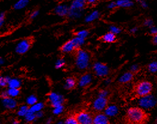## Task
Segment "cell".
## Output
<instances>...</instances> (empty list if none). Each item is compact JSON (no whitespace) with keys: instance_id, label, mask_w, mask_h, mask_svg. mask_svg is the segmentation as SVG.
<instances>
[{"instance_id":"cell-1","label":"cell","mask_w":157,"mask_h":124,"mask_svg":"<svg viewBox=\"0 0 157 124\" xmlns=\"http://www.w3.org/2000/svg\"><path fill=\"white\" fill-rule=\"evenodd\" d=\"M145 112L140 108H130L126 114V119L130 124H143L146 120Z\"/></svg>"},{"instance_id":"cell-2","label":"cell","mask_w":157,"mask_h":124,"mask_svg":"<svg viewBox=\"0 0 157 124\" xmlns=\"http://www.w3.org/2000/svg\"><path fill=\"white\" fill-rule=\"evenodd\" d=\"M90 60V55L87 51L82 49L77 50L75 57V64L78 69H86L89 66Z\"/></svg>"},{"instance_id":"cell-3","label":"cell","mask_w":157,"mask_h":124,"mask_svg":"<svg viewBox=\"0 0 157 124\" xmlns=\"http://www.w3.org/2000/svg\"><path fill=\"white\" fill-rule=\"evenodd\" d=\"M152 90V85L151 82L147 81H142L137 83L135 87V92L140 97L148 95Z\"/></svg>"},{"instance_id":"cell-4","label":"cell","mask_w":157,"mask_h":124,"mask_svg":"<svg viewBox=\"0 0 157 124\" xmlns=\"http://www.w3.org/2000/svg\"><path fill=\"white\" fill-rule=\"evenodd\" d=\"M48 100L50 104L53 107L63 105L65 100L64 97L62 95L59 94L55 92H50L48 94Z\"/></svg>"},{"instance_id":"cell-5","label":"cell","mask_w":157,"mask_h":124,"mask_svg":"<svg viewBox=\"0 0 157 124\" xmlns=\"http://www.w3.org/2000/svg\"><path fill=\"white\" fill-rule=\"evenodd\" d=\"M139 103L140 107L148 109L154 107L156 105L157 100L154 96L149 94L148 95L141 97L139 101Z\"/></svg>"},{"instance_id":"cell-6","label":"cell","mask_w":157,"mask_h":124,"mask_svg":"<svg viewBox=\"0 0 157 124\" xmlns=\"http://www.w3.org/2000/svg\"><path fill=\"white\" fill-rule=\"evenodd\" d=\"M31 46V42L29 39H23L19 42L15 47V52L19 54L23 55L26 54Z\"/></svg>"},{"instance_id":"cell-7","label":"cell","mask_w":157,"mask_h":124,"mask_svg":"<svg viewBox=\"0 0 157 124\" xmlns=\"http://www.w3.org/2000/svg\"><path fill=\"white\" fill-rule=\"evenodd\" d=\"M86 4V0H73L69 7V11L76 13H82Z\"/></svg>"},{"instance_id":"cell-8","label":"cell","mask_w":157,"mask_h":124,"mask_svg":"<svg viewBox=\"0 0 157 124\" xmlns=\"http://www.w3.org/2000/svg\"><path fill=\"white\" fill-rule=\"evenodd\" d=\"M79 124H93V118L86 111H81L75 116Z\"/></svg>"},{"instance_id":"cell-9","label":"cell","mask_w":157,"mask_h":124,"mask_svg":"<svg viewBox=\"0 0 157 124\" xmlns=\"http://www.w3.org/2000/svg\"><path fill=\"white\" fill-rule=\"evenodd\" d=\"M93 71L99 77H105L109 73V68L105 64L101 62H96L93 66Z\"/></svg>"},{"instance_id":"cell-10","label":"cell","mask_w":157,"mask_h":124,"mask_svg":"<svg viewBox=\"0 0 157 124\" xmlns=\"http://www.w3.org/2000/svg\"><path fill=\"white\" fill-rule=\"evenodd\" d=\"M107 104L108 100L106 98H102L99 97L93 102V108L94 110L97 112H101L105 109V108L107 107Z\"/></svg>"},{"instance_id":"cell-11","label":"cell","mask_w":157,"mask_h":124,"mask_svg":"<svg viewBox=\"0 0 157 124\" xmlns=\"http://www.w3.org/2000/svg\"><path fill=\"white\" fill-rule=\"evenodd\" d=\"M2 104L3 107L7 110H13L16 108L17 102L15 98L8 97L2 99Z\"/></svg>"},{"instance_id":"cell-12","label":"cell","mask_w":157,"mask_h":124,"mask_svg":"<svg viewBox=\"0 0 157 124\" xmlns=\"http://www.w3.org/2000/svg\"><path fill=\"white\" fill-rule=\"evenodd\" d=\"M69 11V7L67 5L62 4L57 6L54 9V13L56 15L60 16V17H65L66 16H68Z\"/></svg>"},{"instance_id":"cell-13","label":"cell","mask_w":157,"mask_h":124,"mask_svg":"<svg viewBox=\"0 0 157 124\" xmlns=\"http://www.w3.org/2000/svg\"><path fill=\"white\" fill-rule=\"evenodd\" d=\"M92 80V76L90 74L86 73L82 75L78 80V85L81 88H84L89 85Z\"/></svg>"},{"instance_id":"cell-14","label":"cell","mask_w":157,"mask_h":124,"mask_svg":"<svg viewBox=\"0 0 157 124\" xmlns=\"http://www.w3.org/2000/svg\"><path fill=\"white\" fill-rule=\"evenodd\" d=\"M108 116L103 113H98L93 118V124H108Z\"/></svg>"},{"instance_id":"cell-15","label":"cell","mask_w":157,"mask_h":124,"mask_svg":"<svg viewBox=\"0 0 157 124\" xmlns=\"http://www.w3.org/2000/svg\"><path fill=\"white\" fill-rule=\"evenodd\" d=\"M77 49L75 45L74 44L72 40L67 41L65 43H64L61 47V51L64 54H67V53H71L73 52L74 50Z\"/></svg>"},{"instance_id":"cell-16","label":"cell","mask_w":157,"mask_h":124,"mask_svg":"<svg viewBox=\"0 0 157 124\" xmlns=\"http://www.w3.org/2000/svg\"><path fill=\"white\" fill-rule=\"evenodd\" d=\"M118 112V107L115 105H111L108 106L105 109V114L108 117H113L117 114Z\"/></svg>"},{"instance_id":"cell-17","label":"cell","mask_w":157,"mask_h":124,"mask_svg":"<svg viewBox=\"0 0 157 124\" xmlns=\"http://www.w3.org/2000/svg\"><path fill=\"white\" fill-rule=\"evenodd\" d=\"M21 85L22 82L20 79L17 78H10L9 81L7 86H9V88L19 89Z\"/></svg>"},{"instance_id":"cell-18","label":"cell","mask_w":157,"mask_h":124,"mask_svg":"<svg viewBox=\"0 0 157 124\" xmlns=\"http://www.w3.org/2000/svg\"><path fill=\"white\" fill-rule=\"evenodd\" d=\"M29 0H18L13 6L14 10H22L25 8L29 4Z\"/></svg>"},{"instance_id":"cell-19","label":"cell","mask_w":157,"mask_h":124,"mask_svg":"<svg viewBox=\"0 0 157 124\" xmlns=\"http://www.w3.org/2000/svg\"><path fill=\"white\" fill-rule=\"evenodd\" d=\"M77 84L75 79L73 78H68L66 79L65 84H64V88L65 90H72L73 89Z\"/></svg>"},{"instance_id":"cell-20","label":"cell","mask_w":157,"mask_h":124,"mask_svg":"<svg viewBox=\"0 0 157 124\" xmlns=\"http://www.w3.org/2000/svg\"><path fill=\"white\" fill-rule=\"evenodd\" d=\"M44 107V104L43 102H37L36 103H35L34 105L31 106L29 107V110L36 113L38 112L42 111Z\"/></svg>"},{"instance_id":"cell-21","label":"cell","mask_w":157,"mask_h":124,"mask_svg":"<svg viewBox=\"0 0 157 124\" xmlns=\"http://www.w3.org/2000/svg\"><path fill=\"white\" fill-rule=\"evenodd\" d=\"M115 2L117 7H130L133 5L132 0H117Z\"/></svg>"},{"instance_id":"cell-22","label":"cell","mask_w":157,"mask_h":124,"mask_svg":"<svg viewBox=\"0 0 157 124\" xmlns=\"http://www.w3.org/2000/svg\"><path fill=\"white\" fill-rule=\"evenodd\" d=\"M133 78V74L132 72H127L122 75L119 79V81L121 83H126L130 82Z\"/></svg>"},{"instance_id":"cell-23","label":"cell","mask_w":157,"mask_h":124,"mask_svg":"<svg viewBox=\"0 0 157 124\" xmlns=\"http://www.w3.org/2000/svg\"><path fill=\"white\" fill-rule=\"evenodd\" d=\"M101 39L104 42H106V43H113V42H115L116 40V36H115V34L109 32L105 34L102 37Z\"/></svg>"},{"instance_id":"cell-24","label":"cell","mask_w":157,"mask_h":124,"mask_svg":"<svg viewBox=\"0 0 157 124\" xmlns=\"http://www.w3.org/2000/svg\"><path fill=\"white\" fill-rule=\"evenodd\" d=\"M99 13L98 11H93L87 15L85 18V21L86 22H91L99 18Z\"/></svg>"},{"instance_id":"cell-25","label":"cell","mask_w":157,"mask_h":124,"mask_svg":"<svg viewBox=\"0 0 157 124\" xmlns=\"http://www.w3.org/2000/svg\"><path fill=\"white\" fill-rule=\"evenodd\" d=\"M29 110V107L27 105H22L20 106L17 110V114L20 117H25Z\"/></svg>"},{"instance_id":"cell-26","label":"cell","mask_w":157,"mask_h":124,"mask_svg":"<svg viewBox=\"0 0 157 124\" xmlns=\"http://www.w3.org/2000/svg\"><path fill=\"white\" fill-rule=\"evenodd\" d=\"M7 91L8 97L15 98L16 97H18L20 94V90L19 89H16V88H9Z\"/></svg>"},{"instance_id":"cell-27","label":"cell","mask_w":157,"mask_h":124,"mask_svg":"<svg viewBox=\"0 0 157 124\" xmlns=\"http://www.w3.org/2000/svg\"><path fill=\"white\" fill-rule=\"evenodd\" d=\"M24 118H25V121L29 123L34 122V121L36 119L35 113L30 111V110H29V112L25 115V116Z\"/></svg>"},{"instance_id":"cell-28","label":"cell","mask_w":157,"mask_h":124,"mask_svg":"<svg viewBox=\"0 0 157 124\" xmlns=\"http://www.w3.org/2000/svg\"><path fill=\"white\" fill-rule=\"evenodd\" d=\"M72 41L73 42L76 48L78 49L80 46L82 45L85 42V39L81 38L78 37H75L72 39Z\"/></svg>"},{"instance_id":"cell-29","label":"cell","mask_w":157,"mask_h":124,"mask_svg":"<svg viewBox=\"0 0 157 124\" xmlns=\"http://www.w3.org/2000/svg\"><path fill=\"white\" fill-rule=\"evenodd\" d=\"M26 104L28 105V106H33L35 104V103H36L38 102V99H37V97L34 95H29V97H27L26 98Z\"/></svg>"},{"instance_id":"cell-30","label":"cell","mask_w":157,"mask_h":124,"mask_svg":"<svg viewBox=\"0 0 157 124\" xmlns=\"http://www.w3.org/2000/svg\"><path fill=\"white\" fill-rule=\"evenodd\" d=\"M10 79V78L8 76H0V87L4 88L7 86Z\"/></svg>"},{"instance_id":"cell-31","label":"cell","mask_w":157,"mask_h":124,"mask_svg":"<svg viewBox=\"0 0 157 124\" xmlns=\"http://www.w3.org/2000/svg\"><path fill=\"white\" fill-rule=\"evenodd\" d=\"M65 124H79V123L75 116H70L65 121Z\"/></svg>"},{"instance_id":"cell-32","label":"cell","mask_w":157,"mask_h":124,"mask_svg":"<svg viewBox=\"0 0 157 124\" xmlns=\"http://www.w3.org/2000/svg\"><path fill=\"white\" fill-rule=\"evenodd\" d=\"M64 110V107L63 105L61 106H59L55 107H53V113L55 115H60L62 113H63Z\"/></svg>"},{"instance_id":"cell-33","label":"cell","mask_w":157,"mask_h":124,"mask_svg":"<svg viewBox=\"0 0 157 124\" xmlns=\"http://www.w3.org/2000/svg\"><path fill=\"white\" fill-rule=\"evenodd\" d=\"M65 65V61L63 58H59L57 60L55 63V68L57 69H60L63 67Z\"/></svg>"},{"instance_id":"cell-34","label":"cell","mask_w":157,"mask_h":124,"mask_svg":"<svg viewBox=\"0 0 157 124\" xmlns=\"http://www.w3.org/2000/svg\"><path fill=\"white\" fill-rule=\"evenodd\" d=\"M148 70L151 73L157 72V62L154 61L149 64L148 66Z\"/></svg>"},{"instance_id":"cell-35","label":"cell","mask_w":157,"mask_h":124,"mask_svg":"<svg viewBox=\"0 0 157 124\" xmlns=\"http://www.w3.org/2000/svg\"><path fill=\"white\" fill-rule=\"evenodd\" d=\"M89 35V32L87 30H81L77 33L76 36L83 39H86Z\"/></svg>"},{"instance_id":"cell-36","label":"cell","mask_w":157,"mask_h":124,"mask_svg":"<svg viewBox=\"0 0 157 124\" xmlns=\"http://www.w3.org/2000/svg\"><path fill=\"white\" fill-rule=\"evenodd\" d=\"M110 32L114 34H119L121 32V30L117 26H111L110 27Z\"/></svg>"},{"instance_id":"cell-37","label":"cell","mask_w":157,"mask_h":124,"mask_svg":"<svg viewBox=\"0 0 157 124\" xmlns=\"http://www.w3.org/2000/svg\"><path fill=\"white\" fill-rule=\"evenodd\" d=\"M108 94H109V92H108V90H100V92L99 93V97L106 98V97H108Z\"/></svg>"},{"instance_id":"cell-38","label":"cell","mask_w":157,"mask_h":124,"mask_svg":"<svg viewBox=\"0 0 157 124\" xmlns=\"http://www.w3.org/2000/svg\"><path fill=\"white\" fill-rule=\"evenodd\" d=\"M5 13H0V28L2 27L3 25L4 21H5Z\"/></svg>"},{"instance_id":"cell-39","label":"cell","mask_w":157,"mask_h":124,"mask_svg":"<svg viewBox=\"0 0 157 124\" xmlns=\"http://www.w3.org/2000/svg\"><path fill=\"white\" fill-rule=\"evenodd\" d=\"M39 13H40V11H39L38 10H34L30 14V18L31 19H34L36 18L39 15Z\"/></svg>"},{"instance_id":"cell-40","label":"cell","mask_w":157,"mask_h":124,"mask_svg":"<svg viewBox=\"0 0 157 124\" xmlns=\"http://www.w3.org/2000/svg\"><path fill=\"white\" fill-rule=\"evenodd\" d=\"M139 70V67L138 65H133L131 68H130V72H132V73H135L136 72H137Z\"/></svg>"},{"instance_id":"cell-41","label":"cell","mask_w":157,"mask_h":124,"mask_svg":"<svg viewBox=\"0 0 157 124\" xmlns=\"http://www.w3.org/2000/svg\"><path fill=\"white\" fill-rule=\"evenodd\" d=\"M144 25L146 26H153V21L151 19H147L144 22Z\"/></svg>"},{"instance_id":"cell-42","label":"cell","mask_w":157,"mask_h":124,"mask_svg":"<svg viewBox=\"0 0 157 124\" xmlns=\"http://www.w3.org/2000/svg\"><path fill=\"white\" fill-rule=\"evenodd\" d=\"M150 33L152 35L155 36L157 34V28L155 26H152L150 30Z\"/></svg>"},{"instance_id":"cell-43","label":"cell","mask_w":157,"mask_h":124,"mask_svg":"<svg viewBox=\"0 0 157 124\" xmlns=\"http://www.w3.org/2000/svg\"><path fill=\"white\" fill-rule=\"evenodd\" d=\"M115 7H117L115 2H111L108 5V8L109 9H115Z\"/></svg>"},{"instance_id":"cell-44","label":"cell","mask_w":157,"mask_h":124,"mask_svg":"<svg viewBox=\"0 0 157 124\" xmlns=\"http://www.w3.org/2000/svg\"><path fill=\"white\" fill-rule=\"evenodd\" d=\"M1 97L2 98H5L8 97V94H7V90H4L1 92Z\"/></svg>"},{"instance_id":"cell-45","label":"cell","mask_w":157,"mask_h":124,"mask_svg":"<svg viewBox=\"0 0 157 124\" xmlns=\"http://www.w3.org/2000/svg\"><path fill=\"white\" fill-rule=\"evenodd\" d=\"M35 115H36V118H41L44 116V113L43 111H40V112H38L35 113Z\"/></svg>"},{"instance_id":"cell-46","label":"cell","mask_w":157,"mask_h":124,"mask_svg":"<svg viewBox=\"0 0 157 124\" xmlns=\"http://www.w3.org/2000/svg\"><path fill=\"white\" fill-rule=\"evenodd\" d=\"M140 4H141V6H142L144 8H146V7H147V3H146L145 1H141Z\"/></svg>"},{"instance_id":"cell-47","label":"cell","mask_w":157,"mask_h":124,"mask_svg":"<svg viewBox=\"0 0 157 124\" xmlns=\"http://www.w3.org/2000/svg\"><path fill=\"white\" fill-rule=\"evenodd\" d=\"M53 122V119L52 118H48L47 119V121H46V124H51Z\"/></svg>"},{"instance_id":"cell-48","label":"cell","mask_w":157,"mask_h":124,"mask_svg":"<svg viewBox=\"0 0 157 124\" xmlns=\"http://www.w3.org/2000/svg\"><path fill=\"white\" fill-rule=\"evenodd\" d=\"M137 31V28L136 27H134L130 30V33H135Z\"/></svg>"},{"instance_id":"cell-49","label":"cell","mask_w":157,"mask_h":124,"mask_svg":"<svg viewBox=\"0 0 157 124\" xmlns=\"http://www.w3.org/2000/svg\"><path fill=\"white\" fill-rule=\"evenodd\" d=\"M153 43L157 45V34L156 35L154 36V38H153Z\"/></svg>"},{"instance_id":"cell-50","label":"cell","mask_w":157,"mask_h":124,"mask_svg":"<svg viewBox=\"0 0 157 124\" xmlns=\"http://www.w3.org/2000/svg\"><path fill=\"white\" fill-rule=\"evenodd\" d=\"M86 1H87V2L89 4H94L97 1V0H86Z\"/></svg>"},{"instance_id":"cell-51","label":"cell","mask_w":157,"mask_h":124,"mask_svg":"<svg viewBox=\"0 0 157 124\" xmlns=\"http://www.w3.org/2000/svg\"><path fill=\"white\" fill-rule=\"evenodd\" d=\"M12 124H20V122L17 120H13L12 122Z\"/></svg>"},{"instance_id":"cell-52","label":"cell","mask_w":157,"mask_h":124,"mask_svg":"<svg viewBox=\"0 0 157 124\" xmlns=\"http://www.w3.org/2000/svg\"><path fill=\"white\" fill-rule=\"evenodd\" d=\"M3 64H4V60H3L2 58H1L0 57V66H2Z\"/></svg>"},{"instance_id":"cell-53","label":"cell","mask_w":157,"mask_h":124,"mask_svg":"<svg viewBox=\"0 0 157 124\" xmlns=\"http://www.w3.org/2000/svg\"><path fill=\"white\" fill-rule=\"evenodd\" d=\"M57 124H65V122H63V121H59V122H57Z\"/></svg>"},{"instance_id":"cell-54","label":"cell","mask_w":157,"mask_h":124,"mask_svg":"<svg viewBox=\"0 0 157 124\" xmlns=\"http://www.w3.org/2000/svg\"><path fill=\"white\" fill-rule=\"evenodd\" d=\"M155 124H157V119H156V121H155Z\"/></svg>"},{"instance_id":"cell-55","label":"cell","mask_w":157,"mask_h":124,"mask_svg":"<svg viewBox=\"0 0 157 124\" xmlns=\"http://www.w3.org/2000/svg\"><path fill=\"white\" fill-rule=\"evenodd\" d=\"M0 124H1V121H0Z\"/></svg>"},{"instance_id":"cell-56","label":"cell","mask_w":157,"mask_h":124,"mask_svg":"<svg viewBox=\"0 0 157 124\" xmlns=\"http://www.w3.org/2000/svg\"><path fill=\"white\" fill-rule=\"evenodd\" d=\"M137 1H139V0H137Z\"/></svg>"}]
</instances>
